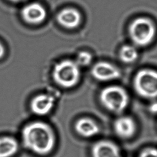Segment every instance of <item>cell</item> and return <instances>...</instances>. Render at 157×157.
Here are the masks:
<instances>
[{
  "mask_svg": "<svg viewBox=\"0 0 157 157\" xmlns=\"http://www.w3.org/2000/svg\"><path fill=\"white\" fill-rule=\"evenodd\" d=\"M139 53L135 45H123L119 50V58L124 63H132L138 58Z\"/></svg>",
  "mask_w": 157,
  "mask_h": 157,
  "instance_id": "14",
  "label": "cell"
},
{
  "mask_svg": "<svg viewBox=\"0 0 157 157\" xmlns=\"http://www.w3.org/2000/svg\"><path fill=\"white\" fill-rule=\"evenodd\" d=\"M93 60V56L91 53L86 50H82L79 52L76 56L75 63L79 66V67H86L90 65Z\"/></svg>",
  "mask_w": 157,
  "mask_h": 157,
  "instance_id": "15",
  "label": "cell"
},
{
  "mask_svg": "<svg viewBox=\"0 0 157 157\" xmlns=\"http://www.w3.org/2000/svg\"><path fill=\"white\" fill-rule=\"evenodd\" d=\"M113 130L116 135L121 139H128L136 133L137 125L135 120L129 116H120L113 123Z\"/></svg>",
  "mask_w": 157,
  "mask_h": 157,
  "instance_id": "8",
  "label": "cell"
},
{
  "mask_svg": "<svg viewBox=\"0 0 157 157\" xmlns=\"http://www.w3.org/2000/svg\"><path fill=\"white\" fill-rule=\"evenodd\" d=\"M91 75L100 82H109L119 78L121 73L114 64L107 61H99L95 63L91 69Z\"/></svg>",
  "mask_w": 157,
  "mask_h": 157,
  "instance_id": "6",
  "label": "cell"
},
{
  "mask_svg": "<svg viewBox=\"0 0 157 157\" xmlns=\"http://www.w3.org/2000/svg\"><path fill=\"white\" fill-rule=\"evenodd\" d=\"M5 52H6L5 47L4 45L0 42V59L3 58V56L5 55Z\"/></svg>",
  "mask_w": 157,
  "mask_h": 157,
  "instance_id": "18",
  "label": "cell"
},
{
  "mask_svg": "<svg viewBox=\"0 0 157 157\" xmlns=\"http://www.w3.org/2000/svg\"><path fill=\"white\" fill-rule=\"evenodd\" d=\"M21 17L28 23L37 25L45 19L47 12L42 5L37 2H32L26 5L21 10Z\"/></svg>",
  "mask_w": 157,
  "mask_h": 157,
  "instance_id": "9",
  "label": "cell"
},
{
  "mask_svg": "<svg viewBox=\"0 0 157 157\" xmlns=\"http://www.w3.org/2000/svg\"><path fill=\"white\" fill-rule=\"evenodd\" d=\"M92 157H121L118 147L114 142L102 140L95 142L91 148Z\"/></svg>",
  "mask_w": 157,
  "mask_h": 157,
  "instance_id": "10",
  "label": "cell"
},
{
  "mask_svg": "<svg viewBox=\"0 0 157 157\" xmlns=\"http://www.w3.org/2000/svg\"><path fill=\"white\" fill-rule=\"evenodd\" d=\"M57 20L62 26L68 29H73L80 24L81 15L76 9L66 8L59 12L57 15Z\"/></svg>",
  "mask_w": 157,
  "mask_h": 157,
  "instance_id": "12",
  "label": "cell"
},
{
  "mask_svg": "<svg viewBox=\"0 0 157 157\" xmlns=\"http://www.w3.org/2000/svg\"><path fill=\"white\" fill-rule=\"evenodd\" d=\"M138 157H157V148L147 147L143 149Z\"/></svg>",
  "mask_w": 157,
  "mask_h": 157,
  "instance_id": "16",
  "label": "cell"
},
{
  "mask_svg": "<svg viewBox=\"0 0 157 157\" xmlns=\"http://www.w3.org/2000/svg\"><path fill=\"white\" fill-rule=\"evenodd\" d=\"M10 1H11L12 2H21V1H23L24 0H10Z\"/></svg>",
  "mask_w": 157,
  "mask_h": 157,
  "instance_id": "19",
  "label": "cell"
},
{
  "mask_svg": "<svg viewBox=\"0 0 157 157\" xmlns=\"http://www.w3.org/2000/svg\"><path fill=\"white\" fill-rule=\"evenodd\" d=\"M99 101L102 106L110 112H123L129 104V95L124 88L118 85H110L102 89Z\"/></svg>",
  "mask_w": 157,
  "mask_h": 157,
  "instance_id": "3",
  "label": "cell"
},
{
  "mask_svg": "<svg viewBox=\"0 0 157 157\" xmlns=\"http://www.w3.org/2000/svg\"><path fill=\"white\" fill-rule=\"evenodd\" d=\"M80 76V67L74 60H61L56 63L52 69L54 82L58 86L64 88L75 86L78 83Z\"/></svg>",
  "mask_w": 157,
  "mask_h": 157,
  "instance_id": "2",
  "label": "cell"
},
{
  "mask_svg": "<svg viewBox=\"0 0 157 157\" xmlns=\"http://www.w3.org/2000/svg\"><path fill=\"white\" fill-rule=\"evenodd\" d=\"M24 147L32 152L46 155L55 147L56 137L51 126L42 121H34L26 124L21 132Z\"/></svg>",
  "mask_w": 157,
  "mask_h": 157,
  "instance_id": "1",
  "label": "cell"
},
{
  "mask_svg": "<svg viewBox=\"0 0 157 157\" xmlns=\"http://www.w3.org/2000/svg\"><path fill=\"white\" fill-rule=\"evenodd\" d=\"M133 88L141 98L157 99V71L149 68L138 71L133 78Z\"/></svg>",
  "mask_w": 157,
  "mask_h": 157,
  "instance_id": "4",
  "label": "cell"
},
{
  "mask_svg": "<svg viewBox=\"0 0 157 157\" xmlns=\"http://www.w3.org/2000/svg\"><path fill=\"white\" fill-rule=\"evenodd\" d=\"M130 38L136 47H146L150 44L156 34V28L149 19L139 17L129 27Z\"/></svg>",
  "mask_w": 157,
  "mask_h": 157,
  "instance_id": "5",
  "label": "cell"
},
{
  "mask_svg": "<svg viewBox=\"0 0 157 157\" xmlns=\"http://www.w3.org/2000/svg\"><path fill=\"white\" fill-rule=\"evenodd\" d=\"M55 98L48 93H40L34 96L30 101L31 112L38 116L48 114L55 105Z\"/></svg>",
  "mask_w": 157,
  "mask_h": 157,
  "instance_id": "7",
  "label": "cell"
},
{
  "mask_svg": "<svg viewBox=\"0 0 157 157\" xmlns=\"http://www.w3.org/2000/svg\"><path fill=\"white\" fill-rule=\"evenodd\" d=\"M74 128L78 135L86 138L94 137L100 131L98 123L94 120L88 117L78 119L75 123Z\"/></svg>",
  "mask_w": 157,
  "mask_h": 157,
  "instance_id": "11",
  "label": "cell"
},
{
  "mask_svg": "<svg viewBox=\"0 0 157 157\" xmlns=\"http://www.w3.org/2000/svg\"><path fill=\"white\" fill-rule=\"evenodd\" d=\"M149 111L152 113H157V101L153 100L149 105Z\"/></svg>",
  "mask_w": 157,
  "mask_h": 157,
  "instance_id": "17",
  "label": "cell"
},
{
  "mask_svg": "<svg viewBox=\"0 0 157 157\" xmlns=\"http://www.w3.org/2000/svg\"><path fill=\"white\" fill-rule=\"evenodd\" d=\"M19 144L12 136L0 137V157H11L18 150Z\"/></svg>",
  "mask_w": 157,
  "mask_h": 157,
  "instance_id": "13",
  "label": "cell"
}]
</instances>
